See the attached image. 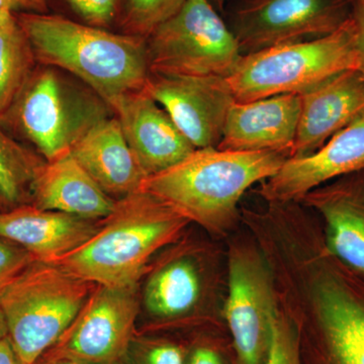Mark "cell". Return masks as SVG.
Listing matches in <instances>:
<instances>
[{
	"mask_svg": "<svg viewBox=\"0 0 364 364\" xmlns=\"http://www.w3.org/2000/svg\"><path fill=\"white\" fill-rule=\"evenodd\" d=\"M31 205L87 220H104L117 200L105 193L70 152L41 167L32 186Z\"/></svg>",
	"mask_w": 364,
	"mask_h": 364,
	"instance_id": "19",
	"label": "cell"
},
{
	"mask_svg": "<svg viewBox=\"0 0 364 364\" xmlns=\"http://www.w3.org/2000/svg\"><path fill=\"white\" fill-rule=\"evenodd\" d=\"M7 337V327L6 320H4V314L0 310V342Z\"/></svg>",
	"mask_w": 364,
	"mask_h": 364,
	"instance_id": "37",
	"label": "cell"
},
{
	"mask_svg": "<svg viewBox=\"0 0 364 364\" xmlns=\"http://www.w3.org/2000/svg\"><path fill=\"white\" fill-rule=\"evenodd\" d=\"M70 154L117 200L138 191L147 177L114 116L95 127L72 147Z\"/></svg>",
	"mask_w": 364,
	"mask_h": 364,
	"instance_id": "20",
	"label": "cell"
},
{
	"mask_svg": "<svg viewBox=\"0 0 364 364\" xmlns=\"http://www.w3.org/2000/svg\"><path fill=\"white\" fill-rule=\"evenodd\" d=\"M286 153L196 149L174 166L146 177L141 188L189 223L224 234L238 219V205L251 186L274 176Z\"/></svg>",
	"mask_w": 364,
	"mask_h": 364,
	"instance_id": "2",
	"label": "cell"
},
{
	"mask_svg": "<svg viewBox=\"0 0 364 364\" xmlns=\"http://www.w3.org/2000/svg\"><path fill=\"white\" fill-rule=\"evenodd\" d=\"M45 159L0 128V208L11 210L32 200V186Z\"/></svg>",
	"mask_w": 364,
	"mask_h": 364,
	"instance_id": "22",
	"label": "cell"
},
{
	"mask_svg": "<svg viewBox=\"0 0 364 364\" xmlns=\"http://www.w3.org/2000/svg\"><path fill=\"white\" fill-rule=\"evenodd\" d=\"M301 203L324 219L327 253L364 277V169L313 189Z\"/></svg>",
	"mask_w": 364,
	"mask_h": 364,
	"instance_id": "15",
	"label": "cell"
},
{
	"mask_svg": "<svg viewBox=\"0 0 364 364\" xmlns=\"http://www.w3.org/2000/svg\"><path fill=\"white\" fill-rule=\"evenodd\" d=\"M41 65L65 71L111 107L143 90L150 75L146 39L59 16L16 14Z\"/></svg>",
	"mask_w": 364,
	"mask_h": 364,
	"instance_id": "1",
	"label": "cell"
},
{
	"mask_svg": "<svg viewBox=\"0 0 364 364\" xmlns=\"http://www.w3.org/2000/svg\"><path fill=\"white\" fill-rule=\"evenodd\" d=\"M97 284L55 263L35 260L0 289L7 336L33 364L68 329Z\"/></svg>",
	"mask_w": 364,
	"mask_h": 364,
	"instance_id": "4",
	"label": "cell"
},
{
	"mask_svg": "<svg viewBox=\"0 0 364 364\" xmlns=\"http://www.w3.org/2000/svg\"><path fill=\"white\" fill-rule=\"evenodd\" d=\"M352 20L356 28L358 71L364 76V0H354Z\"/></svg>",
	"mask_w": 364,
	"mask_h": 364,
	"instance_id": "29",
	"label": "cell"
},
{
	"mask_svg": "<svg viewBox=\"0 0 364 364\" xmlns=\"http://www.w3.org/2000/svg\"><path fill=\"white\" fill-rule=\"evenodd\" d=\"M102 220H87L23 205L0 210V238L18 244L36 260L54 262L90 240Z\"/></svg>",
	"mask_w": 364,
	"mask_h": 364,
	"instance_id": "18",
	"label": "cell"
},
{
	"mask_svg": "<svg viewBox=\"0 0 364 364\" xmlns=\"http://www.w3.org/2000/svg\"><path fill=\"white\" fill-rule=\"evenodd\" d=\"M16 20V14L0 11V26L7 25Z\"/></svg>",
	"mask_w": 364,
	"mask_h": 364,
	"instance_id": "35",
	"label": "cell"
},
{
	"mask_svg": "<svg viewBox=\"0 0 364 364\" xmlns=\"http://www.w3.org/2000/svg\"><path fill=\"white\" fill-rule=\"evenodd\" d=\"M186 364H223L219 354L210 347H196Z\"/></svg>",
	"mask_w": 364,
	"mask_h": 364,
	"instance_id": "30",
	"label": "cell"
},
{
	"mask_svg": "<svg viewBox=\"0 0 364 364\" xmlns=\"http://www.w3.org/2000/svg\"><path fill=\"white\" fill-rule=\"evenodd\" d=\"M31 11L43 14L46 11V0H26Z\"/></svg>",
	"mask_w": 364,
	"mask_h": 364,
	"instance_id": "34",
	"label": "cell"
},
{
	"mask_svg": "<svg viewBox=\"0 0 364 364\" xmlns=\"http://www.w3.org/2000/svg\"><path fill=\"white\" fill-rule=\"evenodd\" d=\"M358 69L354 21L320 38L243 55L227 78L235 102L304 95L342 72Z\"/></svg>",
	"mask_w": 364,
	"mask_h": 364,
	"instance_id": "5",
	"label": "cell"
},
{
	"mask_svg": "<svg viewBox=\"0 0 364 364\" xmlns=\"http://www.w3.org/2000/svg\"><path fill=\"white\" fill-rule=\"evenodd\" d=\"M202 289V277L195 260L179 256L151 273L144 287V308L157 318L181 317L198 305Z\"/></svg>",
	"mask_w": 364,
	"mask_h": 364,
	"instance_id": "21",
	"label": "cell"
},
{
	"mask_svg": "<svg viewBox=\"0 0 364 364\" xmlns=\"http://www.w3.org/2000/svg\"><path fill=\"white\" fill-rule=\"evenodd\" d=\"M353 7L354 0H231L222 16L243 56L331 35Z\"/></svg>",
	"mask_w": 364,
	"mask_h": 364,
	"instance_id": "8",
	"label": "cell"
},
{
	"mask_svg": "<svg viewBox=\"0 0 364 364\" xmlns=\"http://www.w3.org/2000/svg\"><path fill=\"white\" fill-rule=\"evenodd\" d=\"M33 364H90L79 359L68 358V356L58 355V354L45 352L41 358Z\"/></svg>",
	"mask_w": 364,
	"mask_h": 364,
	"instance_id": "32",
	"label": "cell"
},
{
	"mask_svg": "<svg viewBox=\"0 0 364 364\" xmlns=\"http://www.w3.org/2000/svg\"><path fill=\"white\" fill-rule=\"evenodd\" d=\"M87 25L104 28L114 21L117 0H66Z\"/></svg>",
	"mask_w": 364,
	"mask_h": 364,
	"instance_id": "28",
	"label": "cell"
},
{
	"mask_svg": "<svg viewBox=\"0 0 364 364\" xmlns=\"http://www.w3.org/2000/svg\"><path fill=\"white\" fill-rule=\"evenodd\" d=\"M35 260L18 244L0 238V289Z\"/></svg>",
	"mask_w": 364,
	"mask_h": 364,
	"instance_id": "27",
	"label": "cell"
},
{
	"mask_svg": "<svg viewBox=\"0 0 364 364\" xmlns=\"http://www.w3.org/2000/svg\"><path fill=\"white\" fill-rule=\"evenodd\" d=\"M364 169V114L309 156L287 159L257 193L269 203L301 202L313 189Z\"/></svg>",
	"mask_w": 364,
	"mask_h": 364,
	"instance_id": "12",
	"label": "cell"
},
{
	"mask_svg": "<svg viewBox=\"0 0 364 364\" xmlns=\"http://www.w3.org/2000/svg\"><path fill=\"white\" fill-rule=\"evenodd\" d=\"M144 90L168 112L196 149L218 147L235 102L227 78L151 71Z\"/></svg>",
	"mask_w": 364,
	"mask_h": 364,
	"instance_id": "11",
	"label": "cell"
},
{
	"mask_svg": "<svg viewBox=\"0 0 364 364\" xmlns=\"http://www.w3.org/2000/svg\"><path fill=\"white\" fill-rule=\"evenodd\" d=\"M186 0H126L123 28L126 33L147 39L151 33L174 16Z\"/></svg>",
	"mask_w": 364,
	"mask_h": 364,
	"instance_id": "24",
	"label": "cell"
},
{
	"mask_svg": "<svg viewBox=\"0 0 364 364\" xmlns=\"http://www.w3.org/2000/svg\"><path fill=\"white\" fill-rule=\"evenodd\" d=\"M188 223L156 196L139 189L117 200L114 212L90 240L51 263L95 284L136 286L152 256L176 241Z\"/></svg>",
	"mask_w": 364,
	"mask_h": 364,
	"instance_id": "3",
	"label": "cell"
},
{
	"mask_svg": "<svg viewBox=\"0 0 364 364\" xmlns=\"http://www.w3.org/2000/svg\"><path fill=\"white\" fill-rule=\"evenodd\" d=\"M139 311L136 284H97L77 317L48 352L90 364H117L135 337Z\"/></svg>",
	"mask_w": 364,
	"mask_h": 364,
	"instance_id": "9",
	"label": "cell"
},
{
	"mask_svg": "<svg viewBox=\"0 0 364 364\" xmlns=\"http://www.w3.org/2000/svg\"><path fill=\"white\" fill-rule=\"evenodd\" d=\"M32 46L18 21L0 26V119L36 69Z\"/></svg>",
	"mask_w": 364,
	"mask_h": 364,
	"instance_id": "23",
	"label": "cell"
},
{
	"mask_svg": "<svg viewBox=\"0 0 364 364\" xmlns=\"http://www.w3.org/2000/svg\"><path fill=\"white\" fill-rule=\"evenodd\" d=\"M225 316L240 364H263L279 313L272 277L255 251L234 249L230 256Z\"/></svg>",
	"mask_w": 364,
	"mask_h": 364,
	"instance_id": "10",
	"label": "cell"
},
{
	"mask_svg": "<svg viewBox=\"0 0 364 364\" xmlns=\"http://www.w3.org/2000/svg\"><path fill=\"white\" fill-rule=\"evenodd\" d=\"M112 112L147 177L174 166L196 150L145 90L121 98Z\"/></svg>",
	"mask_w": 364,
	"mask_h": 364,
	"instance_id": "14",
	"label": "cell"
},
{
	"mask_svg": "<svg viewBox=\"0 0 364 364\" xmlns=\"http://www.w3.org/2000/svg\"><path fill=\"white\" fill-rule=\"evenodd\" d=\"M112 117L111 107L95 91L69 80L59 69L42 65L0 119H9L45 161H52Z\"/></svg>",
	"mask_w": 364,
	"mask_h": 364,
	"instance_id": "6",
	"label": "cell"
},
{
	"mask_svg": "<svg viewBox=\"0 0 364 364\" xmlns=\"http://www.w3.org/2000/svg\"><path fill=\"white\" fill-rule=\"evenodd\" d=\"M318 325L330 364H364V279L328 268L315 287Z\"/></svg>",
	"mask_w": 364,
	"mask_h": 364,
	"instance_id": "13",
	"label": "cell"
},
{
	"mask_svg": "<svg viewBox=\"0 0 364 364\" xmlns=\"http://www.w3.org/2000/svg\"><path fill=\"white\" fill-rule=\"evenodd\" d=\"M117 364H186L178 345L135 335Z\"/></svg>",
	"mask_w": 364,
	"mask_h": 364,
	"instance_id": "25",
	"label": "cell"
},
{
	"mask_svg": "<svg viewBox=\"0 0 364 364\" xmlns=\"http://www.w3.org/2000/svg\"><path fill=\"white\" fill-rule=\"evenodd\" d=\"M263 364H301L293 328L282 316H277L273 324L272 336Z\"/></svg>",
	"mask_w": 364,
	"mask_h": 364,
	"instance_id": "26",
	"label": "cell"
},
{
	"mask_svg": "<svg viewBox=\"0 0 364 364\" xmlns=\"http://www.w3.org/2000/svg\"><path fill=\"white\" fill-rule=\"evenodd\" d=\"M0 364H23L14 351L9 336L0 342Z\"/></svg>",
	"mask_w": 364,
	"mask_h": 364,
	"instance_id": "31",
	"label": "cell"
},
{
	"mask_svg": "<svg viewBox=\"0 0 364 364\" xmlns=\"http://www.w3.org/2000/svg\"><path fill=\"white\" fill-rule=\"evenodd\" d=\"M151 71L228 78L240 61L238 43L210 0H186L146 39Z\"/></svg>",
	"mask_w": 364,
	"mask_h": 364,
	"instance_id": "7",
	"label": "cell"
},
{
	"mask_svg": "<svg viewBox=\"0 0 364 364\" xmlns=\"http://www.w3.org/2000/svg\"><path fill=\"white\" fill-rule=\"evenodd\" d=\"M0 210H1V208H0Z\"/></svg>",
	"mask_w": 364,
	"mask_h": 364,
	"instance_id": "38",
	"label": "cell"
},
{
	"mask_svg": "<svg viewBox=\"0 0 364 364\" xmlns=\"http://www.w3.org/2000/svg\"><path fill=\"white\" fill-rule=\"evenodd\" d=\"M21 9H30L26 0H0V11L16 14Z\"/></svg>",
	"mask_w": 364,
	"mask_h": 364,
	"instance_id": "33",
	"label": "cell"
},
{
	"mask_svg": "<svg viewBox=\"0 0 364 364\" xmlns=\"http://www.w3.org/2000/svg\"><path fill=\"white\" fill-rule=\"evenodd\" d=\"M301 98L280 95L248 102H235L217 149L293 153Z\"/></svg>",
	"mask_w": 364,
	"mask_h": 364,
	"instance_id": "17",
	"label": "cell"
},
{
	"mask_svg": "<svg viewBox=\"0 0 364 364\" xmlns=\"http://www.w3.org/2000/svg\"><path fill=\"white\" fill-rule=\"evenodd\" d=\"M230 1H231V0H210V4H212L215 9L221 14L224 13L225 7L227 6V4H229Z\"/></svg>",
	"mask_w": 364,
	"mask_h": 364,
	"instance_id": "36",
	"label": "cell"
},
{
	"mask_svg": "<svg viewBox=\"0 0 364 364\" xmlns=\"http://www.w3.org/2000/svg\"><path fill=\"white\" fill-rule=\"evenodd\" d=\"M298 131L291 158L313 154L364 114V76L352 69L299 95Z\"/></svg>",
	"mask_w": 364,
	"mask_h": 364,
	"instance_id": "16",
	"label": "cell"
}]
</instances>
